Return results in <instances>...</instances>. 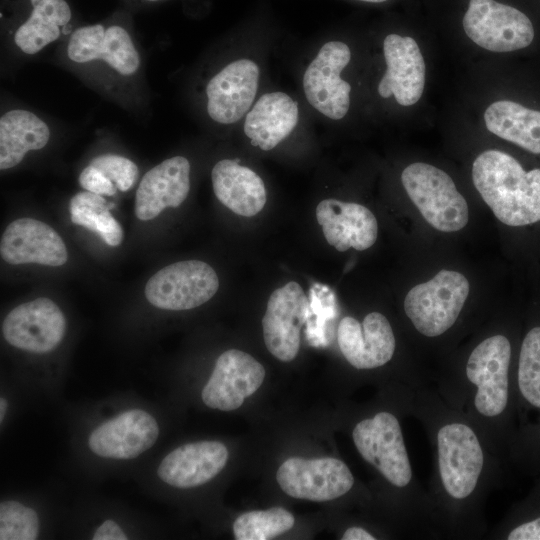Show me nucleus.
<instances>
[{
  "instance_id": "obj_1",
  "label": "nucleus",
  "mask_w": 540,
  "mask_h": 540,
  "mask_svg": "<svg viewBox=\"0 0 540 540\" xmlns=\"http://www.w3.org/2000/svg\"><path fill=\"white\" fill-rule=\"evenodd\" d=\"M472 180L503 224L524 227L540 222V168L525 170L510 154L491 149L475 158Z\"/></svg>"
},
{
  "instance_id": "obj_2",
  "label": "nucleus",
  "mask_w": 540,
  "mask_h": 540,
  "mask_svg": "<svg viewBox=\"0 0 540 540\" xmlns=\"http://www.w3.org/2000/svg\"><path fill=\"white\" fill-rule=\"evenodd\" d=\"M65 53L75 67L106 74L116 81L132 80L141 69L136 44L120 25L99 23L76 29L66 43Z\"/></svg>"
},
{
  "instance_id": "obj_3",
  "label": "nucleus",
  "mask_w": 540,
  "mask_h": 540,
  "mask_svg": "<svg viewBox=\"0 0 540 540\" xmlns=\"http://www.w3.org/2000/svg\"><path fill=\"white\" fill-rule=\"evenodd\" d=\"M401 182L423 218L436 230L456 232L468 223V204L445 171L416 162L404 168Z\"/></svg>"
},
{
  "instance_id": "obj_4",
  "label": "nucleus",
  "mask_w": 540,
  "mask_h": 540,
  "mask_svg": "<svg viewBox=\"0 0 540 540\" xmlns=\"http://www.w3.org/2000/svg\"><path fill=\"white\" fill-rule=\"evenodd\" d=\"M469 290V282L462 273L443 269L429 281L409 290L404 310L419 333L427 337L440 336L456 322Z\"/></svg>"
},
{
  "instance_id": "obj_5",
  "label": "nucleus",
  "mask_w": 540,
  "mask_h": 540,
  "mask_svg": "<svg viewBox=\"0 0 540 540\" xmlns=\"http://www.w3.org/2000/svg\"><path fill=\"white\" fill-rule=\"evenodd\" d=\"M462 24L469 39L492 52L523 49L535 36L533 23L523 11L495 0H470Z\"/></svg>"
},
{
  "instance_id": "obj_6",
  "label": "nucleus",
  "mask_w": 540,
  "mask_h": 540,
  "mask_svg": "<svg viewBox=\"0 0 540 540\" xmlns=\"http://www.w3.org/2000/svg\"><path fill=\"white\" fill-rule=\"evenodd\" d=\"M512 347L503 334L484 339L471 352L466 377L476 387L474 405L485 417L502 415L510 401Z\"/></svg>"
},
{
  "instance_id": "obj_7",
  "label": "nucleus",
  "mask_w": 540,
  "mask_h": 540,
  "mask_svg": "<svg viewBox=\"0 0 540 540\" xmlns=\"http://www.w3.org/2000/svg\"><path fill=\"white\" fill-rule=\"evenodd\" d=\"M351 60V50L342 41L324 43L306 67L302 88L307 102L331 120L346 116L351 103V85L342 72Z\"/></svg>"
},
{
  "instance_id": "obj_8",
  "label": "nucleus",
  "mask_w": 540,
  "mask_h": 540,
  "mask_svg": "<svg viewBox=\"0 0 540 540\" xmlns=\"http://www.w3.org/2000/svg\"><path fill=\"white\" fill-rule=\"evenodd\" d=\"M441 483L453 499L462 500L475 490L484 466V453L474 430L462 422L444 424L437 432Z\"/></svg>"
},
{
  "instance_id": "obj_9",
  "label": "nucleus",
  "mask_w": 540,
  "mask_h": 540,
  "mask_svg": "<svg viewBox=\"0 0 540 540\" xmlns=\"http://www.w3.org/2000/svg\"><path fill=\"white\" fill-rule=\"evenodd\" d=\"M357 451L387 481L406 487L412 479V468L400 423L392 413L382 411L358 422L352 432Z\"/></svg>"
},
{
  "instance_id": "obj_10",
  "label": "nucleus",
  "mask_w": 540,
  "mask_h": 540,
  "mask_svg": "<svg viewBox=\"0 0 540 540\" xmlns=\"http://www.w3.org/2000/svg\"><path fill=\"white\" fill-rule=\"evenodd\" d=\"M219 288L215 270L206 262L186 260L157 271L146 283L145 297L165 310H189L209 301Z\"/></svg>"
},
{
  "instance_id": "obj_11",
  "label": "nucleus",
  "mask_w": 540,
  "mask_h": 540,
  "mask_svg": "<svg viewBox=\"0 0 540 540\" xmlns=\"http://www.w3.org/2000/svg\"><path fill=\"white\" fill-rule=\"evenodd\" d=\"M260 67L250 58L228 62L207 81L206 112L221 125H231L245 117L256 101Z\"/></svg>"
},
{
  "instance_id": "obj_12",
  "label": "nucleus",
  "mask_w": 540,
  "mask_h": 540,
  "mask_svg": "<svg viewBox=\"0 0 540 540\" xmlns=\"http://www.w3.org/2000/svg\"><path fill=\"white\" fill-rule=\"evenodd\" d=\"M276 479L287 495L316 502L343 496L354 484L348 466L331 457L289 458L278 468Z\"/></svg>"
},
{
  "instance_id": "obj_13",
  "label": "nucleus",
  "mask_w": 540,
  "mask_h": 540,
  "mask_svg": "<svg viewBox=\"0 0 540 540\" xmlns=\"http://www.w3.org/2000/svg\"><path fill=\"white\" fill-rule=\"evenodd\" d=\"M309 299L295 281L277 288L270 295L262 318L267 350L278 360L295 359L300 348V333L307 321Z\"/></svg>"
},
{
  "instance_id": "obj_14",
  "label": "nucleus",
  "mask_w": 540,
  "mask_h": 540,
  "mask_svg": "<svg viewBox=\"0 0 540 540\" xmlns=\"http://www.w3.org/2000/svg\"><path fill=\"white\" fill-rule=\"evenodd\" d=\"M66 320L61 309L48 298H37L12 309L2 324L5 340L12 346L47 353L62 341Z\"/></svg>"
},
{
  "instance_id": "obj_15",
  "label": "nucleus",
  "mask_w": 540,
  "mask_h": 540,
  "mask_svg": "<svg viewBox=\"0 0 540 540\" xmlns=\"http://www.w3.org/2000/svg\"><path fill=\"white\" fill-rule=\"evenodd\" d=\"M265 369L250 354L237 349L223 352L202 390V400L210 408L231 411L262 385Z\"/></svg>"
},
{
  "instance_id": "obj_16",
  "label": "nucleus",
  "mask_w": 540,
  "mask_h": 540,
  "mask_svg": "<svg viewBox=\"0 0 540 540\" xmlns=\"http://www.w3.org/2000/svg\"><path fill=\"white\" fill-rule=\"evenodd\" d=\"M386 70L377 91L381 98L391 96L401 106L416 104L425 87V62L416 40L410 36L388 34L383 41Z\"/></svg>"
},
{
  "instance_id": "obj_17",
  "label": "nucleus",
  "mask_w": 540,
  "mask_h": 540,
  "mask_svg": "<svg viewBox=\"0 0 540 540\" xmlns=\"http://www.w3.org/2000/svg\"><path fill=\"white\" fill-rule=\"evenodd\" d=\"M341 353L357 369H373L385 365L395 352V336L388 319L380 312H370L362 323L346 316L337 329Z\"/></svg>"
},
{
  "instance_id": "obj_18",
  "label": "nucleus",
  "mask_w": 540,
  "mask_h": 540,
  "mask_svg": "<svg viewBox=\"0 0 540 540\" xmlns=\"http://www.w3.org/2000/svg\"><path fill=\"white\" fill-rule=\"evenodd\" d=\"M159 435L156 420L144 410H127L102 423L89 436V447L98 456L136 458L151 448Z\"/></svg>"
},
{
  "instance_id": "obj_19",
  "label": "nucleus",
  "mask_w": 540,
  "mask_h": 540,
  "mask_svg": "<svg viewBox=\"0 0 540 540\" xmlns=\"http://www.w3.org/2000/svg\"><path fill=\"white\" fill-rule=\"evenodd\" d=\"M2 259L12 265L36 263L62 266L68 260L66 245L60 235L48 224L20 218L5 229L0 242Z\"/></svg>"
},
{
  "instance_id": "obj_20",
  "label": "nucleus",
  "mask_w": 540,
  "mask_h": 540,
  "mask_svg": "<svg viewBox=\"0 0 540 540\" xmlns=\"http://www.w3.org/2000/svg\"><path fill=\"white\" fill-rule=\"evenodd\" d=\"M316 218L328 244L339 252L349 248L364 251L376 242L377 220L361 204L327 198L317 205Z\"/></svg>"
},
{
  "instance_id": "obj_21",
  "label": "nucleus",
  "mask_w": 540,
  "mask_h": 540,
  "mask_svg": "<svg viewBox=\"0 0 540 540\" xmlns=\"http://www.w3.org/2000/svg\"><path fill=\"white\" fill-rule=\"evenodd\" d=\"M190 162L183 156L167 158L147 171L135 196V215L147 221L166 208H177L190 191Z\"/></svg>"
},
{
  "instance_id": "obj_22",
  "label": "nucleus",
  "mask_w": 540,
  "mask_h": 540,
  "mask_svg": "<svg viewBox=\"0 0 540 540\" xmlns=\"http://www.w3.org/2000/svg\"><path fill=\"white\" fill-rule=\"evenodd\" d=\"M228 460L226 446L218 441H200L182 445L163 458L158 477L177 488L205 484L221 472Z\"/></svg>"
},
{
  "instance_id": "obj_23",
  "label": "nucleus",
  "mask_w": 540,
  "mask_h": 540,
  "mask_svg": "<svg viewBox=\"0 0 540 540\" xmlns=\"http://www.w3.org/2000/svg\"><path fill=\"white\" fill-rule=\"evenodd\" d=\"M298 102L282 91L261 95L244 117L243 130L251 145L270 151L287 139L298 125Z\"/></svg>"
},
{
  "instance_id": "obj_24",
  "label": "nucleus",
  "mask_w": 540,
  "mask_h": 540,
  "mask_svg": "<svg viewBox=\"0 0 540 540\" xmlns=\"http://www.w3.org/2000/svg\"><path fill=\"white\" fill-rule=\"evenodd\" d=\"M215 196L237 215L252 217L261 212L267 201L263 179L238 159H222L212 168Z\"/></svg>"
},
{
  "instance_id": "obj_25",
  "label": "nucleus",
  "mask_w": 540,
  "mask_h": 540,
  "mask_svg": "<svg viewBox=\"0 0 540 540\" xmlns=\"http://www.w3.org/2000/svg\"><path fill=\"white\" fill-rule=\"evenodd\" d=\"M51 137L48 124L32 111L16 108L0 117V169H11L30 151L44 148Z\"/></svg>"
},
{
  "instance_id": "obj_26",
  "label": "nucleus",
  "mask_w": 540,
  "mask_h": 540,
  "mask_svg": "<svg viewBox=\"0 0 540 540\" xmlns=\"http://www.w3.org/2000/svg\"><path fill=\"white\" fill-rule=\"evenodd\" d=\"M32 11L13 34L16 48L35 55L60 39L71 20V9L65 0H30Z\"/></svg>"
},
{
  "instance_id": "obj_27",
  "label": "nucleus",
  "mask_w": 540,
  "mask_h": 540,
  "mask_svg": "<svg viewBox=\"0 0 540 540\" xmlns=\"http://www.w3.org/2000/svg\"><path fill=\"white\" fill-rule=\"evenodd\" d=\"M486 128L520 148L540 154V111L510 100L491 103L484 112Z\"/></svg>"
},
{
  "instance_id": "obj_28",
  "label": "nucleus",
  "mask_w": 540,
  "mask_h": 540,
  "mask_svg": "<svg viewBox=\"0 0 540 540\" xmlns=\"http://www.w3.org/2000/svg\"><path fill=\"white\" fill-rule=\"evenodd\" d=\"M516 387L523 409L538 415L532 444L540 455V324L531 326L521 341Z\"/></svg>"
},
{
  "instance_id": "obj_29",
  "label": "nucleus",
  "mask_w": 540,
  "mask_h": 540,
  "mask_svg": "<svg viewBox=\"0 0 540 540\" xmlns=\"http://www.w3.org/2000/svg\"><path fill=\"white\" fill-rule=\"evenodd\" d=\"M70 219L79 226L97 233L109 246H118L123 240V230L112 216L109 204L102 195L89 191L75 194L69 203Z\"/></svg>"
},
{
  "instance_id": "obj_30",
  "label": "nucleus",
  "mask_w": 540,
  "mask_h": 540,
  "mask_svg": "<svg viewBox=\"0 0 540 540\" xmlns=\"http://www.w3.org/2000/svg\"><path fill=\"white\" fill-rule=\"evenodd\" d=\"M294 522V516L282 507L249 511L234 521V537L237 540H268L290 530Z\"/></svg>"
},
{
  "instance_id": "obj_31",
  "label": "nucleus",
  "mask_w": 540,
  "mask_h": 540,
  "mask_svg": "<svg viewBox=\"0 0 540 540\" xmlns=\"http://www.w3.org/2000/svg\"><path fill=\"white\" fill-rule=\"evenodd\" d=\"M338 315L334 292L327 286L315 284L310 289L306 337L310 345L325 347L331 338L330 322Z\"/></svg>"
},
{
  "instance_id": "obj_32",
  "label": "nucleus",
  "mask_w": 540,
  "mask_h": 540,
  "mask_svg": "<svg viewBox=\"0 0 540 540\" xmlns=\"http://www.w3.org/2000/svg\"><path fill=\"white\" fill-rule=\"evenodd\" d=\"M38 533L39 519L32 508L12 500L1 502V540H35Z\"/></svg>"
},
{
  "instance_id": "obj_33",
  "label": "nucleus",
  "mask_w": 540,
  "mask_h": 540,
  "mask_svg": "<svg viewBox=\"0 0 540 540\" xmlns=\"http://www.w3.org/2000/svg\"><path fill=\"white\" fill-rule=\"evenodd\" d=\"M89 164L99 169L122 192L130 190L138 177L137 165L121 155L102 154L93 158Z\"/></svg>"
},
{
  "instance_id": "obj_34",
  "label": "nucleus",
  "mask_w": 540,
  "mask_h": 540,
  "mask_svg": "<svg viewBox=\"0 0 540 540\" xmlns=\"http://www.w3.org/2000/svg\"><path fill=\"white\" fill-rule=\"evenodd\" d=\"M508 540H540V489L506 534Z\"/></svg>"
},
{
  "instance_id": "obj_35",
  "label": "nucleus",
  "mask_w": 540,
  "mask_h": 540,
  "mask_svg": "<svg viewBox=\"0 0 540 540\" xmlns=\"http://www.w3.org/2000/svg\"><path fill=\"white\" fill-rule=\"evenodd\" d=\"M78 181L84 190L102 196H113L118 190L110 179L91 164L81 171Z\"/></svg>"
},
{
  "instance_id": "obj_36",
  "label": "nucleus",
  "mask_w": 540,
  "mask_h": 540,
  "mask_svg": "<svg viewBox=\"0 0 540 540\" xmlns=\"http://www.w3.org/2000/svg\"><path fill=\"white\" fill-rule=\"evenodd\" d=\"M127 536L113 520L104 521L95 531L93 540H126Z\"/></svg>"
},
{
  "instance_id": "obj_37",
  "label": "nucleus",
  "mask_w": 540,
  "mask_h": 540,
  "mask_svg": "<svg viewBox=\"0 0 540 540\" xmlns=\"http://www.w3.org/2000/svg\"><path fill=\"white\" fill-rule=\"evenodd\" d=\"M376 538L368 531L361 527L348 528L343 536L342 540H375Z\"/></svg>"
},
{
  "instance_id": "obj_38",
  "label": "nucleus",
  "mask_w": 540,
  "mask_h": 540,
  "mask_svg": "<svg viewBox=\"0 0 540 540\" xmlns=\"http://www.w3.org/2000/svg\"><path fill=\"white\" fill-rule=\"evenodd\" d=\"M7 409V401L4 398L0 399V420L2 421Z\"/></svg>"
},
{
  "instance_id": "obj_39",
  "label": "nucleus",
  "mask_w": 540,
  "mask_h": 540,
  "mask_svg": "<svg viewBox=\"0 0 540 540\" xmlns=\"http://www.w3.org/2000/svg\"><path fill=\"white\" fill-rule=\"evenodd\" d=\"M359 1L368 2V3H382V2H385L387 0H359Z\"/></svg>"
},
{
  "instance_id": "obj_40",
  "label": "nucleus",
  "mask_w": 540,
  "mask_h": 540,
  "mask_svg": "<svg viewBox=\"0 0 540 540\" xmlns=\"http://www.w3.org/2000/svg\"><path fill=\"white\" fill-rule=\"evenodd\" d=\"M147 1L155 2V1H160V0H147Z\"/></svg>"
}]
</instances>
